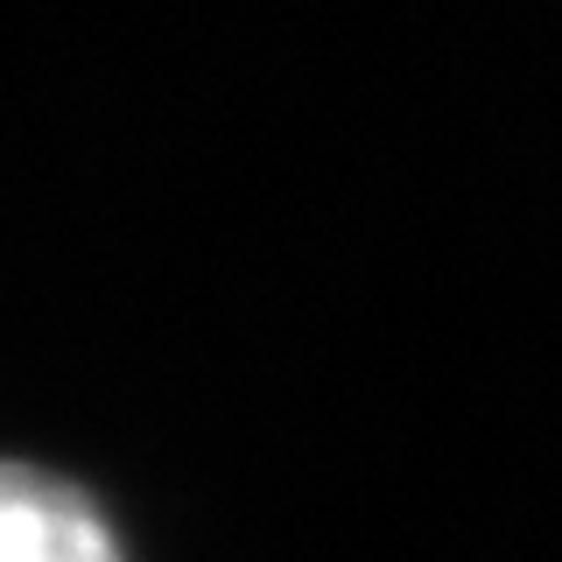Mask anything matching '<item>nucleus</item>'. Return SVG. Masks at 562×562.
<instances>
[{"mask_svg":"<svg viewBox=\"0 0 562 562\" xmlns=\"http://www.w3.org/2000/svg\"><path fill=\"white\" fill-rule=\"evenodd\" d=\"M0 562H127L92 492L0 457Z\"/></svg>","mask_w":562,"mask_h":562,"instance_id":"nucleus-1","label":"nucleus"}]
</instances>
